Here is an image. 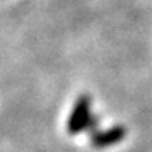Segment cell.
Instances as JSON below:
<instances>
[{"mask_svg":"<svg viewBox=\"0 0 152 152\" xmlns=\"http://www.w3.org/2000/svg\"><path fill=\"white\" fill-rule=\"evenodd\" d=\"M98 126H99V116H96V115H92L84 130H86V132H88V134L92 135V134H95L96 130H98Z\"/></svg>","mask_w":152,"mask_h":152,"instance_id":"obj_3","label":"cell"},{"mask_svg":"<svg viewBox=\"0 0 152 152\" xmlns=\"http://www.w3.org/2000/svg\"><path fill=\"white\" fill-rule=\"evenodd\" d=\"M126 135H127V129L118 124V126H113V127L106 129V130H96L90 137V143L93 148L102 149V148H107V146L120 143L121 140H124Z\"/></svg>","mask_w":152,"mask_h":152,"instance_id":"obj_2","label":"cell"},{"mask_svg":"<svg viewBox=\"0 0 152 152\" xmlns=\"http://www.w3.org/2000/svg\"><path fill=\"white\" fill-rule=\"evenodd\" d=\"M92 116V98L88 95H81L76 99L75 106L72 109V113L68 116L67 130L68 134H79L86 129L88 120Z\"/></svg>","mask_w":152,"mask_h":152,"instance_id":"obj_1","label":"cell"}]
</instances>
